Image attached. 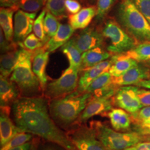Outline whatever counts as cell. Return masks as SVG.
Instances as JSON below:
<instances>
[{"mask_svg":"<svg viewBox=\"0 0 150 150\" xmlns=\"http://www.w3.org/2000/svg\"><path fill=\"white\" fill-rule=\"evenodd\" d=\"M46 97H20L11 107V117L22 131L54 142L66 150H78L67 132L54 122Z\"/></svg>","mask_w":150,"mask_h":150,"instance_id":"1","label":"cell"},{"mask_svg":"<svg viewBox=\"0 0 150 150\" xmlns=\"http://www.w3.org/2000/svg\"><path fill=\"white\" fill-rule=\"evenodd\" d=\"M88 92L75 91L50 100L49 112L54 122L66 132L72 129L92 97Z\"/></svg>","mask_w":150,"mask_h":150,"instance_id":"2","label":"cell"},{"mask_svg":"<svg viewBox=\"0 0 150 150\" xmlns=\"http://www.w3.org/2000/svg\"><path fill=\"white\" fill-rule=\"evenodd\" d=\"M116 17L119 24L136 41L150 42V25L132 0H122Z\"/></svg>","mask_w":150,"mask_h":150,"instance_id":"3","label":"cell"},{"mask_svg":"<svg viewBox=\"0 0 150 150\" xmlns=\"http://www.w3.org/2000/svg\"><path fill=\"white\" fill-rule=\"evenodd\" d=\"M33 52L23 47L21 55L10 80L18 86L21 97L39 96L42 92L40 81L32 70Z\"/></svg>","mask_w":150,"mask_h":150,"instance_id":"4","label":"cell"},{"mask_svg":"<svg viewBox=\"0 0 150 150\" xmlns=\"http://www.w3.org/2000/svg\"><path fill=\"white\" fill-rule=\"evenodd\" d=\"M90 127L106 150H125L143 141L139 133L117 131L100 121H92Z\"/></svg>","mask_w":150,"mask_h":150,"instance_id":"5","label":"cell"},{"mask_svg":"<svg viewBox=\"0 0 150 150\" xmlns=\"http://www.w3.org/2000/svg\"><path fill=\"white\" fill-rule=\"evenodd\" d=\"M102 33L108 41L107 51L111 53L125 54L136 46V40L114 20L106 22Z\"/></svg>","mask_w":150,"mask_h":150,"instance_id":"6","label":"cell"},{"mask_svg":"<svg viewBox=\"0 0 150 150\" xmlns=\"http://www.w3.org/2000/svg\"><path fill=\"white\" fill-rule=\"evenodd\" d=\"M80 70L69 66L59 79L48 83L43 91L44 95L52 100L64 96L76 91Z\"/></svg>","mask_w":150,"mask_h":150,"instance_id":"7","label":"cell"},{"mask_svg":"<svg viewBox=\"0 0 150 150\" xmlns=\"http://www.w3.org/2000/svg\"><path fill=\"white\" fill-rule=\"evenodd\" d=\"M66 132L78 150H106L93 129L85 123L76 125Z\"/></svg>","mask_w":150,"mask_h":150,"instance_id":"8","label":"cell"},{"mask_svg":"<svg viewBox=\"0 0 150 150\" xmlns=\"http://www.w3.org/2000/svg\"><path fill=\"white\" fill-rule=\"evenodd\" d=\"M139 88L136 86H120L113 96L114 105L131 115L138 112L143 107L137 96Z\"/></svg>","mask_w":150,"mask_h":150,"instance_id":"9","label":"cell"},{"mask_svg":"<svg viewBox=\"0 0 150 150\" xmlns=\"http://www.w3.org/2000/svg\"><path fill=\"white\" fill-rule=\"evenodd\" d=\"M113 105V97H105L92 96L76 125L86 123L90 118L93 116L107 113L112 109Z\"/></svg>","mask_w":150,"mask_h":150,"instance_id":"10","label":"cell"},{"mask_svg":"<svg viewBox=\"0 0 150 150\" xmlns=\"http://www.w3.org/2000/svg\"><path fill=\"white\" fill-rule=\"evenodd\" d=\"M36 15V13H30L22 10L16 11L14 16V42L22 43L31 33Z\"/></svg>","mask_w":150,"mask_h":150,"instance_id":"11","label":"cell"},{"mask_svg":"<svg viewBox=\"0 0 150 150\" xmlns=\"http://www.w3.org/2000/svg\"><path fill=\"white\" fill-rule=\"evenodd\" d=\"M72 40L75 46L82 54L92 48L101 47L104 38L102 33L96 29L87 27Z\"/></svg>","mask_w":150,"mask_h":150,"instance_id":"12","label":"cell"},{"mask_svg":"<svg viewBox=\"0 0 150 150\" xmlns=\"http://www.w3.org/2000/svg\"><path fill=\"white\" fill-rule=\"evenodd\" d=\"M11 107H1L0 145L6 144L18 133L23 132L16 126L11 117Z\"/></svg>","mask_w":150,"mask_h":150,"instance_id":"13","label":"cell"},{"mask_svg":"<svg viewBox=\"0 0 150 150\" xmlns=\"http://www.w3.org/2000/svg\"><path fill=\"white\" fill-rule=\"evenodd\" d=\"M150 77V70L138 64L120 77H113L112 82L118 86H136L139 82Z\"/></svg>","mask_w":150,"mask_h":150,"instance_id":"14","label":"cell"},{"mask_svg":"<svg viewBox=\"0 0 150 150\" xmlns=\"http://www.w3.org/2000/svg\"><path fill=\"white\" fill-rule=\"evenodd\" d=\"M111 65V59H107L92 67L83 70V73L79 80L76 91L85 92L92 81L105 72L108 71Z\"/></svg>","mask_w":150,"mask_h":150,"instance_id":"15","label":"cell"},{"mask_svg":"<svg viewBox=\"0 0 150 150\" xmlns=\"http://www.w3.org/2000/svg\"><path fill=\"white\" fill-rule=\"evenodd\" d=\"M21 97V93L16 83L8 77L0 76L1 107H12Z\"/></svg>","mask_w":150,"mask_h":150,"instance_id":"16","label":"cell"},{"mask_svg":"<svg viewBox=\"0 0 150 150\" xmlns=\"http://www.w3.org/2000/svg\"><path fill=\"white\" fill-rule=\"evenodd\" d=\"M32 52V70L40 81L43 92L47 84L48 78L46 73V69L48 64L50 52L46 51L43 47Z\"/></svg>","mask_w":150,"mask_h":150,"instance_id":"17","label":"cell"},{"mask_svg":"<svg viewBox=\"0 0 150 150\" xmlns=\"http://www.w3.org/2000/svg\"><path fill=\"white\" fill-rule=\"evenodd\" d=\"M75 32L70 24H59V29L52 38H50L43 48L49 52H53L68 42Z\"/></svg>","mask_w":150,"mask_h":150,"instance_id":"18","label":"cell"},{"mask_svg":"<svg viewBox=\"0 0 150 150\" xmlns=\"http://www.w3.org/2000/svg\"><path fill=\"white\" fill-rule=\"evenodd\" d=\"M110 120L113 129L117 131H127L130 129L132 120L130 114L121 108H115L105 113Z\"/></svg>","mask_w":150,"mask_h":150,"instance_id":"19","label":"cell"},{"mask_svg":"<svg viewBox=\"0 0 150 150\" xmlns=\"http://www.w3.org/2000/svg\"><path fill=\"white\" fill-rule=\"evenodd\" d=\"M112 65L109 72L113 77H118L139 64L138 61L125 54H118L111 59Z\"/></svg>","mask_w":150,"mask_h":150,"instance_id":"20","label":"cell"},{"mask_svg":"<svg viewBox=\"0 0 150 150\" xmlns=\"http://www.w3.org/2000/svg\"><path fill=\"white\" fill-rule=\"evenodd\" d=\"M96 15V7L91 6L81 9L75 14L69 16V23L75 30L85 29Z\"/></svg>","mask_w":150,"mask_h":150,"instance_id":"21","label":"cell"},{"mask_svg":"<svg viewBox=\"0 0 150 150\" xmlns=\"http://www.w3.org/2000/svg\"><path fill=\"white\" fill-rule=\"evenodd\" d=\"M22 49L23 47L20 46L19 48L1 54L0 59L1 75L5 77L11 76L20 60Z\"/></svg>","mask_w":150,"mask_h":150,"instance_id":"22","label":"cell"},{"mask_svg":"<svg viewBox=\"0 0 150 150\" xmlns=\"http://www.w3.org/2000/svg\"><path fill=\"white\" fill-rule=\"evenodd\" d=\"M111 52L104 50L101 47L92 48L82 54V64L80 71L92 67L108 59Z\"/></svg>","mask_w":150,"mask_h":150,"instance_id":"23","label":"cell"},{"mask_svg":"<svg viewBox=\"0 0 150 150\" xmlns=\"http://www.w3.org/2000/svg\"><path fill=\"white\" fill-rule=\"evenodd\" d=\"M18 9L15 8L1 7L0 9V25L6 38L13 42L14 23H13V17L15 11Z\"/></svg>","mask_w":150,"mask_h":150,"instance_id":"24","label":"cell"},{"mask_svg":"<svg viewBox=\"0 0 150 150\" xmlns=\"http://www.w3.org/2000/svg\"><path fill=\"white\" fill-rule=\"evenodd\" d=\"M61 50L69 60V66L75 67L80 71L82 53L75 46L72 38L61 47Z\"/></svg>","mask_w":150,"mask_h":150,"instance_id":"25","label":"cell"},{"mask_svg":"<svg viewBox=\"0 0 150 150\" xmlns=\"http://www.w3.org/2000/svg\"><path fill=\"white\" fill-rule=\"evenodd\" d=\"M130 115L132 122L139 127V131L150 129V106L143 107L138 112Z\"/></svg>","mask_w":150,"mask_h":150,"instance_id":"26","label":"cell"},{"mask_svg":"<svg viewBox=\"0 0 150 150\" xmlns=\"http://www.w3.org/2000/svg\"><path fill=\"white\" fill-rule=\"evenodd\" d=\"M125 54L137 61H150V42L141 43Z\"/></svg>","mask_w":150,"mask_h":150,"instance_id":"27","label":"cell"},{"mask_svg":"<svg viewBox=\"0 0 150 150\" xmlns=\"http://www.w3.org/2000/svg\"><path fill=\"white\" fill-rule=\"evenodd\" d=\"M112 79L113 77L109 71L105 72L92 81L86 92L92 94L112 83Z\"/></svg>","mask_w":150,"mask_h":150,"instance_id":"28","label":"cell"},{"mask_svg":"<svg viewBox=\"0 0 150 150\" xmlns=\"http://www.w3.org/2000/svg\"><path fill=\"white\" fill-rule=\"evenodd\" d=\"M67 0H47L46 9L57 18L64 17L66 15V2Z\"/></svg>","mask_w":150,"mask_h":150,"instance_id":"29","label":"cell"},{"mask_svg":"<svg viewBox=\"0 0 150 150\" xmlns=\"http://www.w3.org/2000/svg\"><path fill=\"white\" fill-rule=\"evenodd\" d=\"M59 22L57 18L51 13L46 11L44 18V29L47 38L50 39L52 38L57 31L59 26Z\"/></svg>","mask_w":150,"mask_h":150,"instance_id":"30","label":"cell"},{"mask_svg":"<svg viewBox=\"0 0 150 150\" xmlns=\"http://www.w3.org/2000/svg\"><path fill=\"white\" fill-rule=\"evenodd\" d=\"M33 137V135L31 134L26 132H21L9 141L6 144L1 147V150H10L31 141Z\"/></svg>","mask_w":150,"mask_h":150,"instance_id":"31","label":"cell"},{"mask_svg":"<svg viewBox=\"0 0 150 150\" xmlns=\"http://www.w3.org/2000/svg\"><path fill=\"white\" fill-rule=\"evenodd\" d=\"M46 13V10H43L40 13V14L38 16V17L35 19L33 27V33H35V35L42 41V42L45 45L50 40L46 35L44 29L43 21Z\"/></svg>","mask_w":150,"mask_h":150,"instance_id":"32","label":"cell"},{"mask_svg":"<svg viewBox=\"0 0 150 150\" xmlns=\"http://www.w3.org/2000/svg\"><path fill=\"white\" fill-rule=\"evenodd\" d=\"M18 45L22 46L30 51H35L45 46L42 41L35 35V33L30 34L22 43H19Z\"/></svg>","mask_w":150,"mask_h":150,"instance_id":"33","label":"cell"},{"mask_svg":"<svg viewBox=\"0 0 150 150\" xmlns=\"http://www.w3.org/2000/svg\"><path fill=\"white\" fill-rule=\"evenodd\" d=\"M44 0H20L18 8L30 13H37L43 5Z\"/></svg>","mask_w":150,"mask_h":150,"instance_id":"34","label":"cell"},{"mask_svg":"<svg viewBox=\"0 0 150 150\" xmlns=\"http://www.w3.org/2000/svg\"><path fill=\"white\" fill-rule=\"evenodd\" d=\"M116 0H97L96 18L97 21H101L107 15Z\"/></svg>","mask_w":150,"mask_h":150,"instance_id":"35","label":"cell"},{"mask_svg":"<svg viewBox=\"0 0 150 150\" xmlns=\"http://www.w3.org/2000/svg\"><path fill=\"white\" fill-rule=\"evenodd\" d=\"M0 46L1 54H5L7 52L14 50L19 47L18 44L14 42H10L6 38L2 30H0Z\"/></svg>","mask_w":150,"mask_h":150,"instance_id":"36","label":"cell"},{"mask_svg":"<svg viewBox=\"0 0 150 150\" xmlns=\"http://www.w3.org/2000/svg\"><path fill=\"white\" fill-rule=\"evenodd\" d=\"M150 25V0H132Z\"/></svg>","mask_w":150,"mask_h":150,"instance_id":"37","label":"cell"},{"mask_svg":"<svg viewBox=\"0 0 150 150\" xmlns=\"http://www.w3.org/2000/svg\"><path fill=\"white\" fill-rule=\"evenodd\" d=\"M38 150H66L63 147L54 142L40 140Z\"/></svg>","mask_w":150,"mask_h":150,"instance_id":"38","label":"cell"},{"mask_svg":"<svg viewBox=\"0 0 150 150\" xmlns=\"http://www.w3.org/2000/svg\"><path fill=\"white\" fill-rule=\"evenodd\" d=\"M137 96L143 107L150 106V90L139 88Z\"/></svg>","mask_w":150,"mask_h":150,"instance_id":"39","label":"cell"},{"mask_svg":"<svg viewBox=\"0 0 150 150\" xmlns=\"http://www.w3.org/2000/svg\"><path fill=\"white\" fill-rule=\"evenodd\" d=\"M66 8L71 15L75 14L81 10V5L77 0H67Z\"/></svg>","mask_w":150,"mask_h":150,"instance_id":"40","label":"cell"},{"mask_svg":"<svg viewBox=\"0 0 150 150\" xmlns=\"http://www.w3.org/2000/svg\"><path fill=\"white\" fill-rule=\"evenodd\" d=\"M20 0H0L1 7L15 8L18 10V4Z\"/></svg>","mask_w":150,"mask_h":150,"instance_id":"41","label":"cell"},{"mask_svg":"<svg viewBox=\"0 0 150 150\" xmlns=\"http://www.w3.org/2000/svg\"><path fill=\"white\" fill-rule=\"evenodd\" d=\"M123 150H150V142H139Z\"/></svg>","mask_w":150,"mask_h":150,"instance_id":"42","label":"cell"},{"mask_svg":"<svg viewBox=\"0 0 150 150\" xmlns=\"http://www.w3.org/2000/svg\"><path fill=\"white\" fill-rule=\"evenodd\" d=\"M31 145H32V140L25 144L18 146L17 147L11 149L10 150H30Z\"/></svg>","mask_w":150,"mask_h":150,"instance_id":"43","label":"cell"},{"mask_svg":"<svg viewBox=\"0 0 150 150\" xmlns=\"http://www.w3.org/2000/svg\"><path fill=\"white\" fill-rule=\"evenodd\" d=\"M41 138L35 136L32 139V145L30 150H38V146L40 142Z\"/></svg>","mask_w":150,"mask_h":150,"instance_id":"44","label":"cell"},{"mask_svg":"<svg viewBox=\"0 0 150 150\" xmlns=\"http://www.w3.org/2000/svg\"><path fill=\"white\" fill-rule=\"evenodd\" d=\"M136 86L137 87H143L145 88H148L150 89V77L148 79H146L145 80L142 81L141 82H139V83H138Z\"/></svg>","mask_w":150,"mask_h":150,"instance_id":"45","label":"cell"},{"mask_svg":"<svg viewBox=\"0 0 150 150\" xmlns=\"http://www.w3.org/2000/svg\"><path fill=\"white\" fill-rule=\"evenodd\" d=\"M141 135H148L150 134V129H145L139 131V133Z\"/></svg>","mask_w":150,"mask_h":150,"instance_id":"46","label":"cell"},{"mask_svg":"<svg viewBox=\"0 0 150 150\" xmlns=\"http://www.w3.org/2000/svg\"><path fill=\"white\" fill-rule=\"evenodd\" d=\"M142 139H143V141L145 140V141L150 142V134H148V135H142Z\"/></svg>","mask_w":150,"mask_h":150,"instance_id":"47","label":"cell"},{"mask_svg":"<svg viewBox=\"0 0 150 150\" xmlns=\"http://www.w3.org/2000/svg\"><path fill=\"white\" fill-rule=\"evenodd\" d=\"M149 64H150V61H149Z\"/></svg>","mask_w":150,"mask_h":150,"instance_id":"48","label":"cell"},{"mask_svg":"<svg viewBox=\"0 0 150 150\" xmlns=\"http://www.w3.org/2000/svg\"><path fill=\"white\" fill-rule=\"evenodd\" d=\"M45 1H47V0H45Z\"/></svg>","mask_w":150,"mask_h":150,"instance_id":"49","label":"cell"}]
</instances>
